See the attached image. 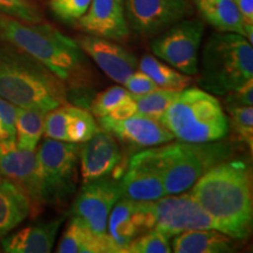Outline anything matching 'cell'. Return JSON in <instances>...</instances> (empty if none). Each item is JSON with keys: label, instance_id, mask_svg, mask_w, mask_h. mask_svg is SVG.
Masks as SVG:
<instances>
[{"label": "cell", "instance_id": "cell-1", "mask_svg": "<svg viewBox=\"0 0 253 253\" xmlns=\"http://www.w3.org/2000/svg\"><path fill=\"white\" fill-rule=\"evenodd\" d=\"M190 194L212 218L216 230L233 239H246L253 223L252 175L248 163L231 160L208 170Z\"/></svg>", "mask_w": 253, "mask_h": 253}, {"label": "cell", "instance_id": "cell-2", "mask_svg": "<svg viewBox=\"0 0 253 253\" xmlns=\"http://www.w3.org/2000/svg\"><path fill=\"white\" fill-rule=\"evenodd\" d=\"M0 36L42 63L67 84L81 88L90 82V66L77 41L48 24H30L0 13Z\"/></svg>", "mask_w": 253, "mask_h": 253}, {"label": "cell", "instance_id": "cell-3", "mask_svg": "<svg viewBox=\"0 0 253 253\" xmlns=\"http://www.w3.org/2000/svg\"><path fill=\"white\" fill-rule=\"evenodd\" d=\"M68 86L42 63L0 40V97L21 108L43 112L67 102Z\"/></svg>", "mask_w": 253, "mask_h": 253}, {"label": "cell", "instance_id": "cell-4", "mask_svg": "<svg viewBox=\"0 0 253 253\" xmlns=\"http://www.w3.org/2000/svg\"><path fill=\"white\" fill-rule=\"evenodd\" d=\"M142 153L160 172L167 195H175L188 191L208 170L229 160L231 148L219 141L208 143L179 141L151 147Z\"/></svg>", "mask_w": 253, "mask_h": 253}, {"label": "cell", "instance_id": "cell-5", "mask_svg": "<svg viewBox=\"0 0 253 253\" xmlns=\"http://www.w3.org/2000/svg\"><path fill=\"white\" fill-rule=\"evenodd\" d=\"M160 122L173 138L188 143L220 141L230 129L219 101L212 94L196 87L179 91Z\"/></svg>", "mask_w": 253, "mask_h": 253}, {"label": "cell", "instance_id": "cell-6", "mask_svg": "<svg viewBox=\"0 0 253 253\" xmlns=\"http://www.w3.org/2000/svg\"><path fill=\"white\" fill-rule=\"evenodd\" d=\"M253 79V48L244 36L219 32L209 38L202 54L199 86L226 95Z\"/></svg>", "mask_w": 253, "mask_h": 253}, {"label": "cell", "instance_id": "cell-7", "mask_svg": "<svg viewBox=\"0 0 253 253\" xmlns=\"http://www.w3.org/2000/svg\"><path fill=\"white\" fill-rule=\"evenodd\" d=\"M36 154L45 204L66 203L77 189L79 144L46 138Z\"/></svg>", "mask_w": 253, "mask_h": 253}, {"label": "cell", "instance_id": "cell-8", "mask_svg": "<svg viewBox=\"0 0 253 253\" xmlns=\"http://www.w3.org/2000/svg\"><path fill=\"white\" fill-rule=\"evenodd\" d=\"M205 25L201 19H182L168 31L155 38L151 50L158 59L186 75H196L199 71V48Z\"/></svg>", "mask_w": 253, "mask_h": 253}, {"label": "cell", "instance_id": "cell-9", "mask_svg": "<svg viewBox=\"0 0 253 253\" xmlns=\"http://www.w3.org/2000/svg\"><path fill=\"white\" fill-rule=\"evenodd\" d=\"M121 179L104 176L84 183L79 190L69 216L97 236L107 235L110 211L121 197Z\"/></svg>", "mask_w": 253, "mask_h": 253}, {"label": "cell", "instance_id": "cell-10", "mask_svg": "<svg viewBox=\"0 0 253 253\" xmlns=\"http://www.w3.org/2000/svg\"><path fill=\"white\" fill-rule=\"evenodd\" d=\"M155 227L171 238L189 230L214 229V221L199 205L190 192L163 196L151 202Z\"/></svg>", "mask_w": 253, "mask_h": 253}, {"label": "cell", "instance_id": "cell-11", "mask_svg": "<svg viewBox=\"0 0 253 253\" xmlns=\"http://www.w3.org/2000/svg\"><path fill=\"white\" fill-rule=\"evenodd\" d=\"M0 175L23 190L33 211L45 205L36 150L21 149L15 140L0 141Z\"/></svg>", "mask_w": 253, "mask_h": 253}, {"label": "cell", "instance_id": "cell-12", "mask_svg": "<svg viewBox=\"0 0 253 253\" xmlns=\"http://www.w3.org/2000/svg\"><path fill=\"white\" fill-rule=\"evenodd\" d=\"M155 227L151 202H134L120 197L110 211L107 221V235L118 253L126 249L136 237Z\"/></svg>", "mask_w": 253, "mask_h": 253}, {"label": "cell", "instance_id": "cell-13", "mask_svg": "<svg viewBox=\"0 0 253 253\" xmlns=\"http://www.w3.org/2000/svg\"><path fill=\"white\" fill-rule=\"evenodd\" d=\"M123 2L128 25L143 36L170 27L190 13L186 0H123Z\"/></svg>", "mask_w": 253, "mask_h": 253}, {"label": "cell", "instance_id": "cell-14", "mask_svg": "<svg viewBox=\"0 0 253 253\" xmlns=\"http://www.w3.org/2000/svg\"><path fill=\"white\" fill-rule=\"evenodd\" d=\"M121 160L122 153L118 140L104 129H97L90 138L79 144V161L84 183L109 176L120 166Z\"/></svg>", "mask_w": 253, "mask_h": 253}, {"label": "cell", "instance_id": "cell-15", "mask_svg": "<svg viewBox=\"0 0 253 253\" xmlns=\"http://www.w3.org/2000/svg\"><path fill=\"white\" fill-rule=\"evenodd\" d=\"M77 43L110 80L123 84L138 67V60L132 53L113 40L95 36H81Z\"/></svg>", "mask_w": 253, "mask_h": 253}, {"label": "cell", "instance_id": "cell-16", "mask_svg": "<svg viewBox=\"0 0 253 253\" xmlns=\"http://www.w3.org/2000/svg\"><path fill=\"white\" fill-rule=\"evenodd\" d=\"M99 129L93 114L68 102L46 113L43 135L46 138L71 143H84Z\"/></svg>", "mask_w": 253, "mask_h": 253}, {"label": "cell", "instance_id": "cell-17", "mask_svg": "<svg viewBox=\"0 0 253 253\" xmlns=\"http://www.w3.org/2000/svg\"><path fill=\"white\" fill-rule=\"evenodd\" d=\"M99 122L104 130L136 147L151 148L173 140L171 132L158 120L140 114L125 120H114L109 116H103L99 119Z\"/></svg>", "mask_w": 253, "mask_h": 253}, {"label": "cell", "instance_id": "cell-18", "mask_svg": "<svg viewBox=\"0 0 253 253\" xmlns=\"http://www.w3.org/2000/svg\"><path fill=\"white\" fill-rule=\"evenodd\" d=\"M78 24L86 33L104 39L123 40L129 34L123 0H91Z\"/></svg>", "mask_w": 253, "mask_h": 253}, {"label": "cell", "instance_id": "cell-19", "mask_svg": "<svg viewBox=\"0 0 253 253\" xmlns=\"http://www.w3.org/2000/svg\"><path fill=\"white\" fill-rule=\"evenodd\" d=\"M121 194L134 202H156L167 195L160 172L142 151L129 161L121 179Z\"/></svg>", "mask_w": 253, "mask_h": 253}, {"label": "cell", "instance_id": "cell-20", "mask_svg": "<svg viewBox=\"0 0 253 253\" xmlns=\"http://www.w3.org/2000/svg\"><path fill=\"white\" fill-rule=\"evenodd\" d=\"M63 218L28 225L1 238L7 253H48L53 250Z\"/></svg>", "mask_w": 253, "mask_h": 253}, {"label": "cell", "instance_id": "cell-21", "mask_svg": "<svg viewBox=\"0 0 253 253\" xmlns=\"http://www.w3.org/2000/svg\"><path fill=\"white\" fill-rule=\"evenodd\" d=\"M33 212L27 195L19 186L0 175V238H4Z\"/></svg>", "mask_w": 253, "mask_h": 253}, {"label": "cell", "instance_id": "cell-22", "mask_svg": "<svg viewBox=\"0 0 253 253\" xmlns=\"http://www.w3.org/2000/svg\"><path fill=\"white\" fill-rule=\"evenodd\" d=\"M232 237L214 229L189 230L173 236L171 251L176 253H227L235 251Z\"/></svg>", "mask_w": 253, "mask_h": 253}, {"label": "cell", "instance_id": "cell-23", "mask_svg": "<svg viewBox=\"0 0 253 253\" xmlns=\"http://www.w3.org/2000/svg\"><path fill=\"white\" fill-rule=\"evenodd\" d=\"M58 253H118L112 240L106 236H97L82 225L80 221L69 218L67 226L60 239Z\"/></svg>", "mask_w": 253, "mask_h": 253}, {"label": "cell", "instance_id": "cell-24", "mask_svg": "<svg viewBox=\"0 0 253 253\" xmlns=\"http://www.w3.org/2000/svg\"><path fill=\"white\" fill-rule=\"evenodd\" d=\"M199 13L219 32L244 36V25L233 0H194Z\"/></svg>", "mask_w": 253, "mask_h": 253}, {"label": "cell", "instance_id": "cell-25", "mask_svg": "<svg viewBox=\"0 0 253 253\" xmlns=\"http://www.w3.org/2000/svg\"><path fill=\"white\" fill-rule=\"evenodd\" d=\"M46 112L17 107L15 116V142L21 149L36 150L43 135Z\"/></svg>", "mask_w": 253, "mask_h": 253}, {"label": "cell", "instance_id": "cell-26", "mask_svg": "<svg viewBox=\"0 0 253 253\" xmlns=\"http://www.w3.org/2000/svg\"><path fill=\"white\" fill-rule=\"evenodd\" d=\"M140 71L149 75L158 88L173 91H181L188 88L191 84L190 75L183 74L173 67L166 65L157 58L144 55L138 62Z\"/></svg>", "mask_w": 253, "mask_h": 253}, {"label": "cell", "instance_id": "cell-27", "mask_svg": "<svg viewBox=\"0 0 253 253\" xmlns=\"http://www.w3.org/2000/svg\"><path fill=\"white\" fill-rule=\"evenodd\" d=\"M178 93L179 91L158 88L148 94L131 95V96L137 106V114L160 121V119L166 113L168 107L176 99Z\"/></svg>", "mask_w": 253, "mask_h": 253}, {"label": "cell", "instance_id": "cell-28", "mask_svg": "<svg viewBox=\"0 0 253 253\" xmlns=\"http://www.w3.org/2000/svg\"><path fill=\"white\" fill-rule=\"evenodd\" d=\"M230 114L229 128L240 142H244L250 149L253 148V108L252 106L227 107Z\"/></svg>", "mask_w": 253, "mask_h": 253}, {"label": "cell", "instance_id": "cell-29", "mask_svg": "<svg viewBox=\"0 0 253 253\" xmlns=\"http://www.w3.org/2000/svg\"><path fill=\"white\" fill-rule=\"evenodd\" d=\"M170 238L157 230H150L137 236L126 246V253H170Z\"/></svg>", "mask_w": 253, "mask_h": 253}, {"label": "cell", "instance_id": "cell-30", "mask_svg": "<svg viewBox=\"0 0 253 253\" xmlns=\"http://www.w3.org/2000/svg\"><path fill=\"white\" fill-rule=\"evenodd\" d=\"M0 13L24 23H42V14L33 0H0Z\"/></svg>", "mask_w": 253, "mask_h": 253}, {"label": "cell", "instance_id": "cell-31", "mask_svg": "<svg viewBox=\"0 0 253 253\" xmlns=\"http://www.w3.org/2000/svg\"><path fill=\"white\" fill-rule=\"evenodd\" d=\"M130 96L131 94L125 87L113 86L107 88L94 97L93 102L90 103L91 114L97 119L107 116L119 103Z\"/></svg>", "mask_w": 253, "mask_h": 253}, {"label": "cell", "instance_id": "cell-32", "mask_svg": "<svg viewBox=\"0 0 253 253\" xmlns=\"http://www.w3.org/2000/svg\"><path fill=\"white\" fill-rule=\"evenodd\" d=\"M91 0H50L52 12L66 23L78 21L87 12Z\"/></svg>", "mask_w": 253, "mask_h": 253}, {"label": "cell", "instance_id": "cell-33", "mask_svg": "<svg viewBox=\"0 0 253 253\" xmlns=\"http://www.w3.org/2000/svg\"><path fill=\"white\" fill-rule=\"evenodd\" d=\"M17 107L0 97V141L15 140Z\"/></svg>", "mask_w": 253, "mask_h": 253}, {"label": "cell", "instance_id": "cell-34", "mask_svg": "<svg viewBox=\"0 0 253 253\" xmlns=\"http://www.w3.org/2000/svg\"><path fill=\"white\" fill-rule=\"evenodd\" d=\"M123 86L131 95H143L158 89L157 84L151 80L149 75L142 71H135L126 79Z\"/></svg>", "mask_w": 253, "mask_h": 253}, {"label": "cell", "instance_id": "cell-35", "mask_svg": "<svg viewBox=\"0 0 253 253\" xmlns=\"http://www.w3.org/2000/svg\"><path fill=\"white\" fill-rule=\"evenodd\" d=\"M226 106H252L253 104V79L246 81L243 86L229 91L226 96Z\"/></svg>", "mask_w": 253, "mask_h": 253}, {"label": "cell", "instance_id": "cell-36", "mask_svg": "<svg viewBox=\"0 0 253 253\" xmlns=\"http://www.w3.org/2000/svg\"><path fill=\"white\" fill-rule=\"evenodd\" d=\"M244 25V37L253 43V0H233Z\"/></svg>", "mask_w": 253, "mask_h": 253}, {"label": "cell", "instance_id": "cell-37", "mask_svg": "<svg viewBox=\"0 0 253 253\" xmlns=\"http://www.w3.org/2000/svg\"><path fill=\"white\" fill-rule=\"evenodd\" d=\"M136 114H137V106H136L132 96H130L126 100L122 101L121 103H119L107 116L114 120H125L131 118Z\"/></svg>", "mask_w": 253, "mask_h": 253}]
</instances>
